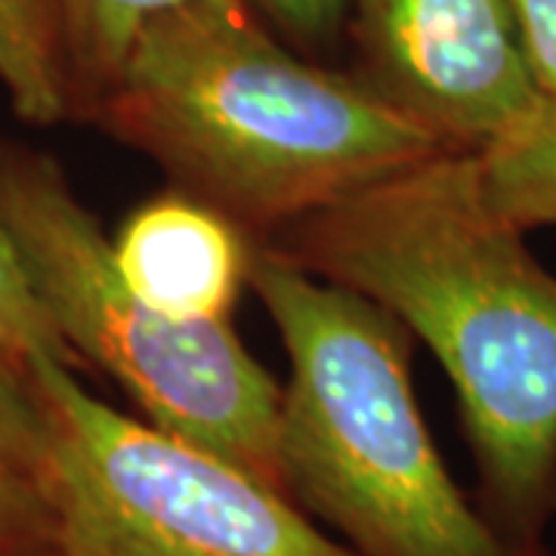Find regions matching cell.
Masks as SVG:
<instances>
[{"label": "cell", "instance_id": "1", "mask_svg": "<svg viewBox=\"0 0 556 556\" xmlns=\"http://www.w3.org/2000/svg\"><path fill=\"white\" fill-rule=\"evenodd\" d=\"M321 281L375 300L455 383L479 510L544 547L556 519V276L482 199L473 152L365 186L266 239Z\"/></svg>", "mask_w": 556, "mask_h": 556}, {"label": "cell", "instance_id": "2", "mask_svg": "<svg viewBox=\"0 0 556 556\" xmlns=\"http://www.w3.org/2000/svg\"><path fill=\"white\" fill-rule=\"evenodd\" d=\"M90 124L254 241L448 149L353 72L288 50L251 7L219 0L146 22Z\"/></svg>", "mask_w": 556, "mask_h": 556}, {"label": "cell", "instance_id": "3", "mask_svg": "<svg viewBox=\"0 0 556 556\" xmlns=\"http://www.w3.org/2000/svg\"><path fill=\"white\" fill-rule=\"evenodd\" d=\"M248 285L288 350L281 467L291 501L362 556H551L497 532L448 477L408 378V328L254 241Z\"/></svg>", "mask_w": 556, "mask_h": 556}, {"label": "cell", "instance_id": "4", "mask_svg": "<svg viewBox=\"0 0 556 556\" xmlns=\"http://www.w3.org/2000/svg\"><path fill=\"white\" fill-rule=\"evenodd\" d=\"M0 219L43 309L84 365L118 380L159 430L288 495L278 442L281 387L229 321L167 316L139 298L60 161L7 139Z\"/></svg>", "mask_w": 556, "mask_h": 556}, {"label": "cell", "instance_id": "5", "mask_svg": "<svg viewBox=\"0 0 556 556\" xmlns=\"http://www.w3.org/2000/svg\"><path fill=\"white\" fill-rule=\"evenodd\" d=\"M28 380L68 556H362L239 464L90 396L56 358L28 362Z\"/></svg>", "mask_w": 556, "mask_h": 556}, {"label": "cell", "instance_id": "6", "mask_svg": "<svg viewBox=\"0 0 556 556\" xmlns=\"http://www.w3.org/2000/svg\"><path fill=\"white\" fill-rule=\"evenodd\" d=\"M353 75L402 118L479 152L544 100L514 0H350Z\"/></svg>", "mask_w": 556, "mask_h": 556}, {"label": "cell", "instance_id": "7", "mask_svg": "<svg viewBox=\"0 0 556 556\" xmlns=\"http://www.w3.org/2000/svg\"><path fill=\"white\" fill-rule=\"evenodd\" d=\"M112 251L127 285L167 316L229 321L248 285L254 239L214 207L170 189L124 219Z\"/></svg>", "mask_w": 556, "mask_h": 556}, {"label": "cell", "instance_id": "8", "mask_svg": "<svg viewBox=\"0 0 556 556\" xmlns=\"http://www.w3.org/2000/svg\"><path fill=\"white\" fill-rule=\"evenodd\" d=\"M0 84L28 124L72 118V65L62 0H0Z\"/></svg>", "mask_w": 556, "mask_h": 556}, {"label": "cell", "instance_id": "9", "mask_svg": "<svg viewBox=\"0 0 556 556\" xmlns=\"http://www.w3.org/2000/svg\"><path fill=\"white\" fill-rule=\"evenodd\" d=\"M473 159L482 199L504 223L519 232L556 226V100L544 97Z\"/></svg>", "mask_w": 556, "mask_h": 556}, {"label": "cell", "instance_id": "10", "mask_svg": "<svg viewBox=\"0 0 556 556\" xmlns=\"http://www.w3.org/2000/svg\"><path fill=\"white\" fill-rule=\"evenodd\" d=\"M192 0H62L68 65H72V118L90 121L93 109L118 84L142 25ZM239 3L248 0H219Z\"/></svg>", "mask_w": 556, "mask_h": 556}, {"label": "cell", "instance_id": "11", "mask_svg": "<svg viewBox=\"0 0 556 556\" xmlns=\"http://www.w3.org/2000/svg\"><path fill=\"white\" fill-rule=\"evenodd\" d=\"M0 346L28 368L35 358H56L68 368H84L75 350L35 294L20 251L0 219Z\"/></svg>", "mask_w": 556, "mask_h": 556}, {"label": "cell", "instance_id": "12", "mask_svg": "<svg viewBox=\"0 0 556 556\" xmlns=\"http://www.w3.org/2000/svg\"><path fill=\"white\" fill-rule=\"evenodd\" d=\"M60 541V522L40 470L0 452V556Z\"/></svg>", "mask_w": 556, "mask_h": 556}, {"label": "cell", "instance_id": "13", "mask_svg": "<svg viewBox=\"0 0 556 556\" xmlns=\"http://www.w3.org/2000/svg\"><path fill=\"white\" fill-rule=\"evenodd\" d=\"M0 452L43 470V417L28 380V368L0 346Z\"/></svg>", "mask_w": 556, "mask_h": 556}, {"label": "cell", "instance_id": "14", "mask_svg": "<svg viewBox=\"0 0 556 556\" xmlns=\"http://www.w3.org/2000/svg\"><path fill=\"white\" fill-rule=\"evenodd\" d=\"M248 7L298 53L316 56L346 31L350 0H248Z\"/></svg>", "mask_w": 556, "mask_h": 556}, {"label": "cell", "instance_id": "15", "mask_svg": "<svg viewBox=\"0 0 556 556\" xmlns=\"http://www.w3.org/2000/svg\"><path fill=\"white\" fill-rule=\"evenodd\" d=\"M514 10L535 84L556 100V0H514Z\"/></svg>", "mask_w": 556, "mask_h": 556}, {"label": "cell", "instance_id": "16", "mask_svg": "<svg viewBox=\"0 0 556 556\" xmlns=\"http://www.w3.org/2000/svg\"><path fill=\"white\" fill-rule=\"evenodd\" d=\"M7 556H68L60 541L56 544H40V547H28V551H20V554H7Z\"/></svg>", "mask_w": 556, "mask_h": 556}]
</instances>
